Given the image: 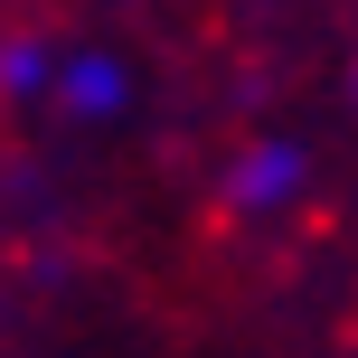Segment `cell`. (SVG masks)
<instances>
[{"label": "cell", "instance_id": "6da1fadb", "mask_svg": "<svg viewBox=\"0 0 358 358\" xmlns=\"http://www.w3.org/2000/svg\"><path fill=\"white\" fill-rule=\"evenodd\" d=\"M292 189H302V142H245L236 170H227V208L236 217H273Z\"/></svg>", "mask_w": 358, "mask_h": 358}, {"label": "cell", "instance_id": "7a4b0ae2", "mask_svg": "<svg viewBox=\"0 0 358 358\" xmlns=\"http://www.w3.org/2000/svg\"><path fill=\"white\" fill-rule=\"evenodd\" d=\"M123 94H132V66H123L113 48H66V57H57V104H66L76 123L123 113Z\"/></svg>", "mask_w": 358, "mask_h": 358}, {"label": "cell", "instance_id": "3957f363", "mask_svg": "<svg viewBox=\"0 0 358 358\" xmlns=\"http://www.w3.org/2000/svg\"><path fill=\"white\" fill-rule=\"evenodd\" d=\"M0 94H10V104H29V94H57V48H38V38H10V48H0Z\"/></svg>", "mask_w": 358, "mask_h": 358}]
</instances>
